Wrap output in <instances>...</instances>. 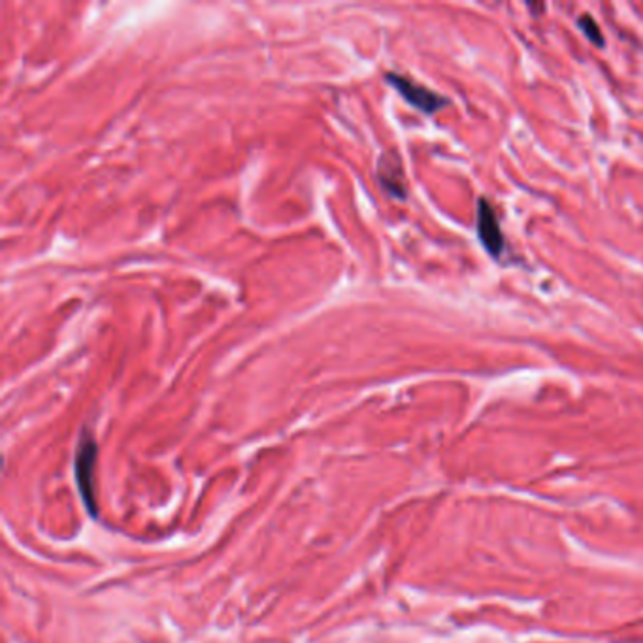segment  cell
<instances>
[{"label": "cell", "mask_w": 643, "mask_h": 643, "mask_svg": "<svg viewBox=\"0 0 643 643\" xmlns=\"http://www.w3.org/2000/svg\"><path fill=\"white\" fill-rule=\"evenodd\" d=\"M578 25H580L581 32L585 34V37H587L590 42L596 44V46H604L605 40H604L602 29H600V25L593 20V17H590V15H581L580 20H578Z\"/></svg>", "instance_id": "5b68a950"}, {"label": "cell", "mask_w": 643, "mask_h": 643, "mask_svg": "<svg viewBox=\"0 0 643 643\" xmlns=\"http://www.w3.org/2000/svg\"><path fill=\"white\" fill-rule=\"evenodd\" d=\"M387 83H391L394 89L398 91L406 102H410L413 108L421 110L423 114H436L438 110L445 108L449 100L438 93H434L428 87L413 81L411 78L404 76V74H396V72H387L385 74Z\"/></svg>", "instance_id": "6da1fadb"}, {"label": "cell", "mask_w": 643, "mask_h": 643, "mask_svg": "<svg viewBox=\"0 0 643 643\" xmlns=\"http://www.w3.org/2000/svg\"><path fill=\"white\" fill-rule=\"evenodd\" d=\"M377 180L391 197L394 199L406 197V180H404L402 163L394 151H387L379 157Z\"/></svg>", "instance_id": "277c9868"}, {"label": "cell", "mask_w": 643, "mask_h": 643, "mask_svg": "<svg viewBox=\"0 0 643 643\" xmlns=\"http://www.w3.org/2000/svg\"><path fill=\"white\" fill-rule=\"evenodd\" d=\"M95 462H97V442L89 432H83L76 453V481L87 508H89L93 515H97V500H95V486H93Z\"/></svg>", "instance_id": "7a4b0ae2"}, {"label": "cell", "mask_w": 643, "mask_h": 643, "mask_svg": "<svg viewBox=\"0 0 643 643\" xmlns=\"http://www.w3.org/2000/svg\"><path fill=\"white\" fill-rule=\"evenodd\" d=\"M478 236L485 251L493 258H498L503 253L506 241H503L500 221L496 217L495 207L485 199H479L478 202Z\"/></svg>", "instance_id": "3957f363"}]
</instances>
